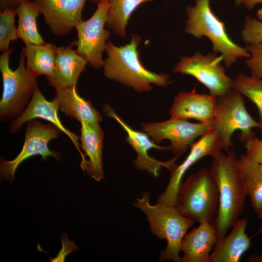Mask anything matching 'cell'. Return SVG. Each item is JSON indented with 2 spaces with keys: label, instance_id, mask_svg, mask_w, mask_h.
<instances>
[{
  "label": "cell",
  "instance_id": "30bf717a",
  "mask_svg": "<svg viewBox=\"0 0 262 262\" xmlns=\"http://www.w3.org/2000/svg\"><path fill=\"white\" fill-rule=\"evenodd\" d=\"M60 131L52 124H45L35 119L29 121L25 132L24 145L20 153L11 161L0 158V179L14 180L15 173L19 165L35 155H40L43 160L49 156L60 160V153L50 150L49 144L51 140L59 137Z\"/></svg>",
  "mask_w": 262,
  "mask_h": 262
},
{
  "label": "cell",
  "instance_id": "ffe728a7",
  "mask_svg": "<svg viewBox=\"0 0 262 262\" xmlns=\"http://www.w3.org/2000/svg\"><path fill=\"white\" fill-rule=\"evenodd\" d=\"M247 218L239 219L229 233L218 241L210 255V262H238L250 247L246 233Z\"/></svg>",
  "mask_w": 262,
  "mask_h": 262
},
{
  "label": "cell",
  "instance_id": "d6a6232c",
  "mask_svg": "<svg viewBox=\"0 0 262 262\" xmlns=\"http://www.w3.org/2000/svg\"><path fill=\"white\" fill-rule=\"evenodd\" d=\"M242 2L246 9L250 10L256 4L262 3V0H242Z\"/></svg>",
  "mask_w": 262,
  "mask_h": 262
},
{
  "label": "cell",
  "instance_id": "ba28073f",
  "mask_svg": "<svg viewBox=\"0 0 262 262\" xmlns=\"http://www.w3.org/2000/svg\"><path fill=\"white\" fill-rule=\"evenodd\" d=\"M109 6V0H102L88 20H80L75 27L78 40L72 44L77 46V52L95 69L103 67L102 53L110 37V31L104 28Z\"/></svg>",
  "mask_w": 262,
  "mask_h": 262
},
{
  "label": "cell",
  "instance_id": "1f68e13d",
  "mask_svg": "<svg viewBox=\"0 0 262 262\" xmlns=\"http://www.w3.org/2000/svg\"><path fill=\"white\" fill-rule=\"evenodd\" d=\"M31 0H0V11L16 9L21 3Z\"/></svg>",
  "mask_w": 262,
  "mask_h": 262
},
{
  "label": "cell",
  "instance_id": "4dcf8cb0",
  "mask_svg": "<svg viewBox=\"0 0 262 262\" xmlns=\"http://www.w3.org/2000/svg\"><path fill=\"white\" fill-rule=\"evenodd\" d=\"M60 239L62 244V249L55 258L50 259L51 262H65V258L69 253L78 250L79 248L74 241L69 240L66 234L63 233Z\"/></svg>",
  "mask_w": 262,
  "mask_h": 262
},
{
  "label": "cell",
  "instance_id": "ac0fdd59",
  "mask_svg": "<svg viewBox=\"0 0 262 262\" xmlns=\"http://www.w3.org/2000/svg\"><path fill=\"white\" fill-rule=\"evenodd\" d=\"M69 46L56 49L53 75L46 77L49 85L55 89H62L76 86L81 74L84 71L87 61Z\"/></svg>",
  "mask_w": 262,
  "mask_h": 262
},
{
  "label": "cell",
  "instance_id": "7c38bea8",
  "mask_svg": "<svg viewBox=\"0 0 262 262\" xmlns=\"http://www.w3.org/2000/svg\"><path fill=\"white\" fill-rule=\"evenodd\" d=\"M190 147V151L184 161L180 164H174L168 169L170 172L169 182L156 203L175 206L182 179L189 168L203 157H213L221 151L223 145L219 131L215 126L210 129Z\"/></svg>",
  "mask_w": 262,
  "mask_h": 262
},
{
  "label": "cell",
  "instance_id": "52a82bcc",
  "mask_svg": "<svg viewBox=\"0 0 262 262\" xmlns=\"http://www.w3.org/2000/svg\"><path fill=\"white\" fill-rule=\"evenodd\" d=\"M214 119L215 127L220 134L223 147L225 152L232 146L231 136L239 130L240 140L244 143L246 139L255 135L254 128L262 131V126L247 111L243 95L233 89L227 94L217 98Z\"/></svg>",
  "mask_w": 262,
  "mask_h": 262
},
{
  "label": "cell",
  "instance_id": "4316f807",
  "mask_svg": "<svg viewBox=\"0 0 262 262\" xmlns=\"http://www.w3.org/2000/svg\"><path fill=\"white\" fill-rule=\"evenodd\" d=\"M16 9H7L0 12V50L10 49L9 45L17 38L15 17Z\"/></svg>",
  "mask_w": 262,
  "mask_h": 262
},
{
  "label": "cell",
  "instance_id": "f1b7e54d",
  "mask_svg": "<svg viewBox=\"0 0 262 262\" xmlns=\"http://www.w3.org/2000/svg\"><path fill=\"white\" fill-rule=\"evenodd\" d=\"M241 36L246 44L262 42V21L246 16L241 31Z\"/></svg>",
  "mask_w": 262,
  "mask_h": 262
},
{
  "label": "cell",
  "instance_id": "2e32d148",
  "mask_svg": "<svg viewBox=\"0 0 262 262\" xmlns=\"http://www.w3.org/2000/svg\"><path fill=\"white\" fill-rule=\"evenodd\" d=\"M217 102V98L198 94L195 88L182 91L175 97L169 114L172 117L207 122L214 118Z\"/></svg>",
  "mask_w": 262,
  "mask_h": 262
},
{
  "label": "cell",
  "instance_id": "d590c367",
  "mask_svg": "<svg viewBox=\"0 0 262 262\" xmlns=\"http://www.w3.org/2000/svg\"><path fill=\"white\" fill-rule=\"evenodd\" d=\"M242 2V0H235V5L239 6L241 5Z\"/></svg>",
  "mask_w": 262,
  "mask_h": 262
},
{
  "label": "cell",
  "instance_id": "4fadbf2b",
  "mask_svg": "<svg viewBox=\"0 0 262 262\" xmlns=\"http://www.w3.org/2000/svg\"><path fill=\"white\" fill-rule=\"evenodd\" d=\"M103 111L107 116L115 119L126 132L127 136L125 139L137 154L136 158L132 162L135 169L147 171L156 177L159 175L162 167L168 169L178 161V157L177 156L166 161H159L150 157L147 152L151 148L161 151L170 150V148L169 146H161L155 144L145 132L133 130L115 112L108 104L103 105Z\"/></svg>",
  "mask_w": 262,
  "mask_h": 262
},
{
  "label": "cell",
  "instance_id": "5bb4252c",
  "mask_svg": "<svg viewBox=\"0 0 262 262\" xmlns=\"http://www.w3.org/2000/svg\"><path fill=\"white\" fill-rule=\"evenodd\" d=\"M86 0H33L45 23L57 37L69 33L82 20Z\"/></svg>",
  "mask_w": 262,
  "mask_h": 262
},
{
  "label": "cell",
  "instance_id": "8d00e7d4",
  "mask_svg": "<svg viewBox=\"0 0 262 262\" xmlns=\"http://www.w3.org/2000/svg\"><path fill=\"white\" fill-rule=\"evenodd\" d=\"M89 1L91 2H92V3H98L99 2H100V1H101L102 0H88Z\"/></svg>",
  "mask_w": 262,
  "mask_h": 262
},
{
  "label": "cell",
  "instance_id": "44dd1931",
  "mask_svg": "<svg viewBox=\"0 0 262 262\" xmlns=\"http://www.w3.org/2000/svg\"><path fill=\"white\" fill-rule=\"evenodd\" d=\"M55 91L54 98L58 100L59 110L66 115L88 124L99 123L102 121L101 115L92 103L78 95L76 86L55 89Z\"/></svg>",
  "mask_w": 262,
  "mask_h": 262
},
{
  "label": "cell",
  "instance_id": "6da1fadb",
  "mask_svg": "<svg viewBox=\"0 0 262 262\" xmlns=\"http://www.w3.org/2000/svg\"><path fill=\"white\" fill-rule=\"evenodd\" d=\"M210 171L216 182L219 207L214 224L217 241L227 235L240 219L245 206L246 194L237 165L238 158L233 149L213 157Z\"/></svg>",
  "mask_w": 262,
  "mask_h": 262
},
{
  "label": "cell",
  "instance_id": "484cf974",
  "mask_svg": "<svg viewBox=\"0 0 262 262\" xmlns=\"http://www.w3.org/2000/svg\"><path fill=\"white\" fill-rule=\"evenodd\" d=\"M234 89L248 98L256 106L262 126V79L241 73L234 80Z\"/></svg>",
  "mask_w": 262,
  "mask_h": 262
},
{
  "label": "cell",
  "instance_id": "d6986e66",
  "mask_svg": "<svg viewBox=\"0 0 262 262\" xmlns=\"http://www.w3.org/2000/svg\"><path fill=\"white\" fill-rule=\"evenodd\" d=\"M80 123L81 146L88 157L83 171L91 178L99 181L104 178L102 160L104 132L99 123Z\"/></svg>",
  "mask_w": 262,
  "mask_h": 262
},
{
  "label": "cell",
  "instance_id": "74e56055",
  "mask_svg": "<svg viewBox=\"0 0 262 262\" xmlns=\"http://www.w3.org/2000/svg\"><path fill=\"white\" fill-rule=\"evenodd\" d=\"M257 214L259 218L262 219V209L258 213H257Z\"/></svg>",
  "mask_w": 262,
  "mask_h": 262
},
{
  "label": "cell",
  "instance_id": "d4e9b609",
  "mask_svg": "<svg viewBox=\"0 0 262 262\" xmlns=\"http://www.w3.org/2000/svg\"><path fill=\"white\" fill-rule=\"evenodd\" d=\"M153 0H109L110 6L106 25L124 39L126 27L132 13L142 3Z\"/></svg>",
  "mask_w": 262,
  "mask_h": 262
},
{
  "label": "cell",
  "instance_id": "cb8c5ba5",
  "mask_svg": "<svg viewBox=\"0 0 262 262\" xmlns=\"http://www.w3.org/2000/svg\"><path fill=\"white\" fill-rule=\"evenodd\" d=\"M16 10L18 17L17 38L21 39L25 46L44 43L37 26L36 19L40 14L37 6L33 1H25Z\"/></svg>",
  "mask_w": 262,
  "mask_h": 262
},
{
  "label": "cell",
  "instance_id": "f546056e",
  "mask_svg": "<svg viewBox=\"0 0 262 262\" xmlns=\"http://www.w3.org/2000/svg\"><path fill=\"white\" fill-rule=\"evenodd\" d=\"M244 143L246 156L251 160L262 164V139L254 135Z\"/></svg>",
  "mask_w": 262,
  "mask_h": 262
},
{
  "label": "cell",
  "instance_id": "7a4b0ae2",
  "mask_svg": "<svg viewBox=\"0 0 262 262\" xmlns=\"http://www.w3.org/2000/svg\"><path fill=\"white\" fill-rule=\"evenodd\" d=\"M142 38L132 34L131 41L124 46L117 47L111 41L106 43L103 71L110 80L131 88L136 92H147L152 89V84L165 87L169 76L157 74L148 70L141 63L137 48Z\"/></svg>",
  "mask_w": 262,
  "mask_h": 262
},
{
  "label": "cell",
  "instance_id": "83f0119b",
  "mask_svg": "<svg viewBox=\"0 0 262 262\" xmlns=\"http://www.w3.org/2000/svg\"><path fill=\"white\" fill-rule=\"evenodd\" d=\"M246 49L250 54L246 64L250 70L251 76L262 79V42L246 44Z\"/></svg>",
  "mask_w": 262,
  "mask_h": 262
},
{
  "label": "cell",
  "instance_id": "5b68a950",
  "mask_svg": "<svg viewBox=\"0 0 262 262\" xmlns=\"http://www.w3.org/2000/svg\"><path fill=\"white\" fill-rule=\"evenodd\" d=\"M194 6H188V18L185 31L197 38L205 36L211 41L213 50L221 53L225 65L229 67L239 58L250 57L246 48L235 44L228 35L223 22L214 14L210 6V0H195Z\"/></svg>",
  "mask_w": 262,
  "mask_h": 262
},
{
  "label": "cell",
  "instance_id": "603a6c76",
  "mask_svg": "<svg viewBox=\"0 0 262 262\" xmlns=\"http://www.w3.org/2000/svg\"><path fill=\"white\" fill-rule=\"evenodd\" d=\"M56 49L54 44L45 42L25 46L22 51L26 58L27 68L37 77L42 75L52 76L55 68Z\"/></svg>",
  "mask_w": 262,
  "mask_h": 262
},
{
  "label": "cell",
  "instance_id": "8fae6325",
  "mask_svg": "<svg viewBox=\"0 0 262 262\" xmlns=\"http://www.w3.org/2000/svg\"><path fill=\"white\" fill-rule=\"evenodd\" d=\"M141 126L155 144L167 139L170 150L179 157L184 154L195 139L215 126L213 119L207 122L195 123L188 119L172 117L160 122L143 123Z\"/></svg>",
  "mask_w": 262,
  "mask_h": 262
},
{
  "label": "cell",
  "instance_id": "9c48e42d",
  "mask_svg": "<svg viewBox=\"0 0 262 262\" xmlns=\"http://www.w3.org/2000/svg\"><path fill=\"white\" fill-rule=\"evenodd\" d=\"M222 55L209 52L206 55L199 51L192 56L180 57L173 68L175 73L191 75L204 85L210 94L219 98L234 89V80L228 76L221 64Z\"/></svg>",
  "mask_w": 262,
  "mask_h": 262
},
{
  "label": "cell",
  "instance_id": "7402d4cb",
  "mask_svg": "<svg viewBox=\"0 0 262 262\" xmlns=\"http://www.w3.org/2000/svg\"><path fill=\"white\" fill-rule=\"evenodd\" d=\"M240 178L256 213L262 209V164L249 159L244 153L238 159Z\"/></svg>",
  "mask_w": 262,
  "mask_h": 262
},
{
  "label": "cell",
  "instance_id": "277c9868",
  "mask_svg": "<svg viewBox=\"0 0 262 262\" xmlns=\"http://www.w3.org/2000/svg\"><path fill=\"white\" fill-rule=\"evenodd\" d=\"M175 207L194 222L214 223L218 211L219 192L210 169L201 168L181 183Z\"/></svg>",
  "mask_w": 262,
  "mask_h": 262
},
{
  "label": "cell",
  "instance_id": "e575fe53",
  "mask_svg": "<svg viewBox=\"0 0 262 262\" xmlns=\"http://www.w3.org/2000/svg\"><path fill=\"white\" fill-rule=\"evenodd\" d=\"M257 16L260 20H262V8L258 11Z\"/></svg>",
  "mask_w": 262,
  "mask_h": 262
},
{
  "label": "cell",
  "instance_id": "8992f818",
  "mask_svg": "<svg viewBox=\"0 0 262 262\" xmlns=\"http://www.w3.org/2000/svg\"><path fill=\"white\" fill-rule=\"evenodd\" d=\"M13 49L3 52L0 56L3 91L0 101V119L6 121L19 116L29 104L38 87L37 77L27 68L25 56L20 53L17 67L13 70L10 66V55Z\"/></svg>",
  "mask_w": 262,
  "mask_h": 262
},
{
  "label": "cell",
  "instance_id": "3957f363",
  "mask_svg": "<svg viewBox=\"0 0 262 262\" xmlns=\"http://www.w3.org/2000/svg\"><path fill=\"white\" fill-rule=\"evenodd\" d=\"M149 197V193L144 192L132 204L146 215L151 233L166 241L165 248L160 253L159 262H181V243L195 222L182 215L174 206L152 204Z\"/></svg>",
  "mask_w": 262,
  "mask_h": 262
},
{
  "label": "cell",
  "instance_id": "e0dca14e",
  "mask_svg": "<svg viewBox=\"0 0 262 262\" xmlns=\"http://www.w3.org/2000/svg\"><path fill=\"white\" fill-rule=\"evenodd\" d=\"M218 238L214 224L204 221L187 232L181 243V262H210V255Z\"/></svg>",
  "mask_w": 262,
  "mask_h": 262
},
{
  "label": "cell",
  "instance_id": "836d02e7",
  "mask_svg": "<svg viewBox=\"0 0 262 262\" xmlns=\"http://www.w3.org/2000/svg\"><path fill=\"white\" fill-rule=\"evenodd\" d=\"M248 262H262V254H253L247 258Z\"/></svg>",
  "mask_w": 262,
  "mask_h": 262
},
{
  "label": "cell",
  "instance_id": "9a60e30c",
  "mask_svg": "<svg viewBox=\"0 0 262 262\" xmlns=\"http://www.w3.org/2000/svg\"><path fill=\"white\" fill-rule=\"evenodd\" d=\"M58 100L54 98L52 101L47 100L38 87L25 110L19 116L13 119L9 126V131L12 133H17L25 122L36 118L49 121L71 140L81 155L82 162L80 167L83 169L86 160L80 149V136L67 130L62 124L58 117Z\"/></svg>",
  "mask_w": 262,
  "mask_h": 262
}]
</instances>
